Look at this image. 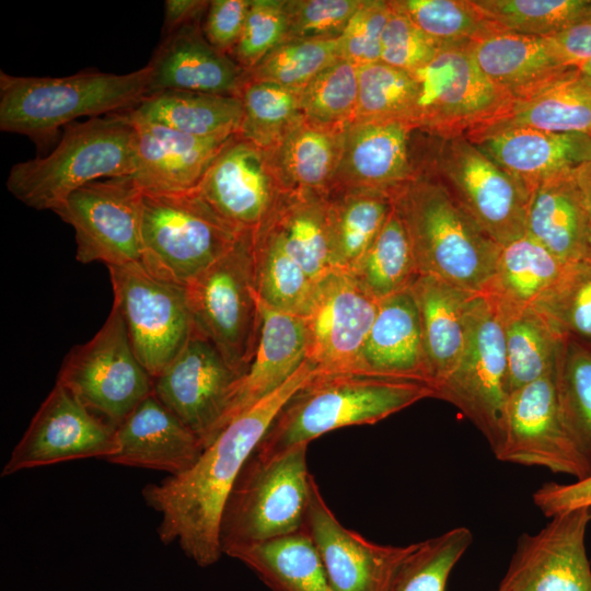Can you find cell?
<instances>
[{
    "label": "cell",
    "instance_id": "6da1fadb",
    "mask_svg": "<svg viewBox=\"0 0 591 591\" xmlns=\"http://www.w3.org/2000/svg\"><path fill=\"white\" fill-rule=\"evenodd\" d=\"M315 374L305 359L280 387L228 424L190 468L143 487L144 502L161 515L162 543L177 542L200 567L220 559L221 513L241 468L283 405Z\"/></svg>",
    "mask_w": 591,
    "mask_h": 591
},
{
    "label": "cell",
    "instance_id": "7a4b0ae2",
    "mask_svg": "<svg viewBox=\"0 0 591 591\" xmlns=\"http://www.w3.org/2000/svg\"><path fill=\"white\" fill-rule=\"evenodd\" d=\"M428 397H434V391L425 382L361 372L316 373L283 405L253 453L273 459L326 432L375 424Z\"/></svg>",
    "mask_w": 591,
    "mask_h": 591
},
{
    "label": "cell",
    "instance_id": "3957f363",
    "mask_svg": "<svg viewBox=\"0 0 591 591\" xmlns=\"http://www.w3.org/2000/svg\"><path fill=\"white\" fill-rule=\"evenodd\" d=\"M391 198L420 275L487 293L502 246L473 221L433 174L420 167Z\"/></svg>",
    "mask_w": 591,
    "mask_h": 591
},
{
    "label": "cell",
    "instance_id": "277c9868",
    "mask_svg": "<svg viewBox=\"0 0 591 591\" xmlns=\"http://www.w3.org/2000/svg\"><path fill=\"white\" fill-rule=\"evenodd\" d=\"M149 65L124 74L81 71L24 77L0 71V129L26 136L39 148L77 118L125 113L151 94Z\"/></svg>",
    "mask_w": 591,
    "mask_h": 591
},
{
    "label": "cell",
    "instance_id": "5b68a950",
    "mask_svg": "<svg viewBox=\"0 0 591 591\" xmlns=\"http://www.w3.org/2000/svg\"><path fill=\"white\" fill-rule=\"evenodd\" d=\"M137 140V128L127 112L71 123L47 155L11 167L7 188L30 208L54 211L93 181L132 175Z\"/></svg>",
    "mask_w": 591,
    "mask_h": 591
},
{
    "label": "cell",
    "instance_id": "8992f818",
    "mask_svg": "<svg viewBox=\"0 0 591 591\" xmlns=\"http://www.w3.org/2000/svg\"><path fill=\"white\" fill-rule=\"evenodd\" d=\"M308 445L273 459L254 453L241 468L220 519L222 553L233 546L273 541L303 531L313 476Z\"/></svg>",
    "mask_w": 591,
    "mask_h": 591
},
{
    "label": "cell",
    "instance_id": "52a82bcc",
    "mask_svg": "<svg viewBox=\"0 0 591 591\" xmlns=\"http://www.w3.org/2000/svg\"><path fill=\"white\" fill-rule=\"evenodd\" d=\"M428 136L420 167L499 245L525 235L529 189L465 136Z\"/></svg>",
    "mask_w": 591,
    "mask_h": 591
},
{
    "label": "cell",
    "instance_id": "ba28073f",
    "mask_svg": "<svg viewBox=\"0 0 591 591\" xmlns=\"http://www.w3.org/2000/svg\"><path fill=\"white\" fill-rule=\"evenodd\" d=\"M243 230L223 220L196 192L143 193L142 265L186 286L223 256Z\"/></svg>",
    "mask_w": 591,
    "mask_h": 591
},
{
    "label": "cell",
    "instance_id": "9c48e42d",
    "mask_svg": "<svg viewBox=\"0 0 591 591\" xmlns=\"http://www.w3.org/2000/svg\"><path fill=\"white\" fill-rule=\"evenodd\" d=\"M253 232L243 231L223 256L185 286L194 326L242 376L260 324Z\"/></svg>",
    "mask_w": 591,
    "mask_h": 591
},
{
    "label": "cell",
    "instance_id": "30bf717a",
    "mask_svg": "<svg viewBox=\"0 0 591 591\" xmlns=\"http://www.w3.org/2000/svg\"><path fill=\"white\" fill-rule=\"evenodd\" d=\"M511 395L502 317L496 300L476 294L467 314L461 359L434 389V398L454 405L486 438L494 453L502 443Z\"/></svg>",
    "mask_w": 591,
    "mask_h": 591
},
{
    "label": "cell",
    "instance_id": "8fae6325",
    "mask_svg": "<svg viewBox=\"0 0 591 591\" xmlns=\"http://www.w3.org/2000/svg\"><path fill=\"white\" fill-rule=\"evenodd\" d=\"M57 382L114 427L153 393V379L135 355L115 306L90 340L68 352Z\"/></svg>",
    "mask_w": 591,
    "mask_h": 591
},
{
    "label": "cell",
    "instance_id": "7c38bea8",
    "mask_svg": "<svg viewBox=\"0 0 591 591\" xmlns=\"http://www.w3.org/2000/svg\"><path fill=\"white\" fill-rule=\"evenodd\" d=\"M114 304L131 347L152 379L189 339L193 320L184 286L153 276L139 262L108 267Z\"/></svg>",
    "mask_w": 591,
    "mask_h": 591
},
{
    "label": "cell",
    "instance_id": "4fadbf2b",
    "mask_svg": "<svg viewBox=\"0 0 591 591\" xmlns=\"http://www.w3.org/2000/svg\"><path fill=\"white\" fill-rule=\"evenodd\" d=\"M418 88L410 124L436 136H466L511 102L479 69L468 47H444L410 72Z\"/></svg>",
    "mask_w": 591,
    "mask_h": 591
},
{
    "label": "cell",
    "instance_id": "5bb4252c",
    "mask_svg": "<svg viewBox=\"0 0 591 591\" xmlns=\"http://www.w3.org/2000/svg\"><path fill=\"white\" fill-rule=\"evenodd\" d=\"M54 212L74 230L78 262L111 267L141 260L143 192L131 175L93 181Z\"/></svg>",
    "mask_w": 591,
    "mask_h": 591
},
{
    "label": "cell",
    "instance_id": "9a60e30c",
    "mask_svg": "<svg viewBox=\"0 0 591 591\" xmlns=\"http://www.w3.org/2000/svg\"><path fill=\"white\" fill-rule=\"evenodd\" d=\"M494 454L502 462L544 467L576 480L591 475L589 462L571 439L561 417L557 366L511 393L502 443Z\"/></svg>",
    "mask_w": 591,
    "mask_h": 591
},
{
    "label": "cell",
    "instance_id": "2e32d148",
    "mask_svg": "<svg viewBox=\"0 0 591 591\" xmlns=\"http://www.w3.org/2000/svg\"><path fill=\"white\" fill-rule=\"evenodd\" d=\"M378 301L354 275L334 270L315 283L302 316L306 355L317 374L360 372Z\"/></svg>",
    "mask_w": 591,
    "mask_h": 591
},
{
    "label": "cell",
    "instance_id": "e0dca14e",
    "mask_svg": "<svg viewBox=\"0 0 591 591\" xmlns=\"http://www.w3.org/2000/svg\"><path fill=\"white\" fill-rule=\"evenodd\" d=\"M242 375L195 326L176 358L153 379L154 395L201 441L206 449L222 421Z\"/></svg>",
    "mask_w": 591,
    "mask_h": 591
},
{
    "label": "cell",
    "instance_id": "ac0fdd59",
    "mask_svg": "<svg viewBox=\"0 0 591 591\" xmlns=\"http://www.w3.org/2000/svg\"><path fill=\"white\" fill-rule=\"evenodd\" d=\"M117 451L116 427L56 382L11 452L1 476L79 459L106 461Z\"/></svg>",
    "mask_w": 591,
    "mask_h": 591
},
{
    "label": "cell",
    "instance_id": "d6986e66",
    "mask_svg": "<svg viewBox=\"0 0 591 591\" xmlns=\"http://www.w3.org/2000/svg\"><path fill=\"white\" fill-rule=\"evenodd\" d=\"M590 522L591 507H581L552 517L535 534H521L497 591H591Z\"/></svg>",
    "mask_w": 591,
    "mask_h": 591
},
{
    "label": "cell",
    "instance_id": "ffe728a7",
    "mask_svg": "<svg viewBox=\"0 0 591 591\" xmlns=\"http://www.w3.org/2000/svg\"><path fill=\"white\" fill-rule=\"evenodd\" d=\"M196 192L227 222L257 230L286 192L266 150L233 135L213 159Z\"/></svg>",
    "mask_w": 591,
    "mask_h": 591
},
{
    "label": "cell",
    "instance_id": "44dd1931",
    "mask_svg": "<svg viewBox=\"0 0 591 591\" xmlns=\"http://www.w3.org/2000/svg\"><path fill=\"white\" fill-rule=\"evenodd\" d=\"M303 530L335 591H389L414 546L378 544L345 528L325 502L314 477Z\"/></svg>",
    "mask_w": 591,
    "mask_h": 591
},
{
    "label": "cell",
    "instance_id": "7402d4cb",
    "mask_svg": "<svg viewBox=\"0 0 591 591\" xmlns=\"http://www.w3.org/2000/svg\"><path fill=\"white\" fill-rule=\"evenodd\" d=\"M416 129L405 120H354L343 131L333 190L359 189L392 197L419 172Z\"/></svg>",
    "mask_w": 591,
    "mask_h": 591
},
{
    "label": "cell",
    "instance_id": "603a6c76",
    "mask_svg": "<svg viewBox=\"0 0 591 591\" xmlns=\"http://www.w3.org/2000/svg\"><path fill=\"white\" fill-rule=\"evenodd\" d=\"M148 65L151 94L178 90L239 97L246 82V70L208 43L199 22L162 37Z\"/></svg>",
    "mask_w": 591,
    "mask_h": 591
},
{
    "label": "cell",
    "instance_id": "cb8c5ba5",
    "mask_svg": "<svg viewBox=\"0 0 591 591\" xmlns=\"http://www.w3.org/2000/svg\"><path fill=\"white\" fill-rule=\"evenodd\" d=\"M118 451L113 464L181 474L205 448L200 439L151 393L116 426Z\"/></svg>",
    "mask_w": 591,
    "mask_h": 591
},
{
    "label": "cell",
    "instance_id": "d4e9b609",
    "mask_svg": "<svg viewBox=\"0 0 591 591\" xmlns=\"http://www.w3.org/2000/svg\"><path fill=\"white\" fill-rule=\"evenodd\" d=\"M131 120L138 135L137 164L131 176L140 189L148 194H176L196 189L213 159L233 136L197 137Z\"/></svg>",
    "mask_w": 591,
    "mask_h": 591
},
{
    "label": "cell",
    "instance_id": "484cf974",
    "mask_svg": "<svg viewBox=\"0 0 591 591\" xmlns=\"http://www.w3.org/2000/svg\"><path fill=\"white\" fill-rule=\"evenodd\" d=\"M305 355L302 316L276 310L260 301L256 348L232 395L222 430L244 410L280 387L305 361Z\"/></svg>",
    "mask_w": 591,
    "mask_h": 591
},
{
    "label": "cell",
    "instance_id": "4316f807",
    "mask_svg": "<svg viewBox=\"0 0 591 591\" xmlns=\"http://www.w3.org/2000/svg\"><path fill=\"white\" fill-rule=\"evenodd\" d=\"M483 73L511 101L554 82L570 65L552 37L497 32L468 47Z\"/></svg>",
    "mask_w": 591,
    "mask_h": 591
},
{
    "label": "cell",
    "instance_id": "83f0119b",
    "mask_svg": "<svg viewBox=\"0 0 591 591\" xmlns=\"http://www.w3.org/2000/svg\"><path fill=\"white\" fill-rule=\"evenodd\" d=\"M472 141V140H471ZM531 193L591 158V135L518 129L473 141Z\"/></svg>",
    "mask_w": 591,
    "mask_h": 591
},
{
    "label": "cell",
    "instance_id": "f1b7e54d",
    "mask_svg": "<svg viewBox=\"0 0 591 591\" xmlns=\"http://www.w3.org/2000/svg\"><path fill=\"white\" fill-rule=\"evenodd\" d=\"M518 129L591 135V83L578 67L538 91L511 101L465 137L476 141Z\"/></svg>",
    "mask_w": 591,
    "mask_h": 591
},
{
    "label": "cell",
    "instance_id": "f546056e",
    "mask_svg": "<svg viewBox=\"0 0 591 591\" xmlns=\"http://www.w3.org/2000/svg\"><path fill=\"white\" fill-rule=\"evenodd\" d=\"M360 372L431 386L419 312L410 288L378 301L361 355Z\"/></svg>",
    "mask_w": 591,
    "mask_h": 591
},
{
    "label": "cell",
    "instance_id": "4dcf8cb0",
    "mask_svg": "<svg viewBox=\"0 0 591 591\" xmlns=\"http://www.w3.org/2000/svg\"><path fill=\"white\" fill-rule=\"evenodd\" d=\"M410 290L419 312L427 370L434 391L461 359L467 335L468 310L479 293L428 275H420Z\"/></svg>",
    "mask_w": 591,
    "mask_h": 591
},
{
    "label": "cell",
    "instance_id": "1f68e13d",
    "mask_svg": "<svg viewBox=\"0 0 591 591\" xmlns=\"http://www.w3.org/2000/svg\"><path fill=\"white\" fill-rule=\"evenodd\" d=\"M591 222L572 173L548 179L530 195L526 234L565 264L581 260Z\"/></svg>",
    "mask_w": 591,
    "mask_h": 591
},
{
    "label": "cell",
    "instance_id": "d6a6232c",
    "mask_svg": "<svg viewBox=\"0 0 591 591\" xmlns=\"http://www.w3.org/2000/svg\"><path fill=\"white\" fill-rule=\"evenodd\" d=\"M344 128L313 124L304 117L267 151L286 192L328 195L338 167Z\"/></svg>",
    "mask_w": 591,
    "mask_h": 591
},
{
    "label": "cell",
    "instance_id": "836d02e7",
    "mask_svg": "<svg viewBox=\"0 0 591 591\" xmlns=\"http://www.w3.org/2000/svg\"><path fill=\"white\" fill-rule=\"evenodd\" d=\"M259 228L271 233L314 282L334 271L327 225V195L285 192L273 213Z\"/></svg>",
    "mask_w": 591,
    "mask_h": 591
},
{
    "label": "cell",
    "instance_id": "e575fe53",
    "mask_svg": "<svg viewBox=\"0 0 591 591\" xmlns=\"http://www.w3.org/2000/svg\"><path fill=\"white\" fill-rule=\"evenodd\" d=\"M271 591H335L321 557L303 530L273 541L228 548Z\"/></svg>",
    "mask_w": 591,
    "mask_h": 591
},
{
    "label": "cell",
    "instance_id": "d590c367",
    "mask_svg": "<svg viewBox=\"0 0 591 591\" xmlns=\"http://www.w3.org/2000/svg\"><path fill=\"white\" fill-rule=\"evenodd\" d=\"M127 113L138 121L213 137L237 134L243 108L237 96L167 90L149 95Z\"/></svg>",
    "mask_w": 591,
    "mask_h": 591
},
{
    "label": "cell",
    "instance_id": "8d00e7d4",
    "mask_svg": "<svg viewBox=\"0 0 591 591\" xmlns=\"http://www.w3.org/2000/svg\"><path fill=\"white\" fill-rule=\"evenodd\" d=\"M393 207L389 195L337 189L327 195V225L334 270L352 274Z\"/></svg>",
    "mask_w": 591,
    "mask_h": 591
},
{
    "label": "cell",
    "instance_id": "74e56055",
    "mask_svg": "<svg viewBox=\"0 0 591 591\" xmlns=\"http://www.w3.org/2000/svg\"><path fill=\"white\" fill-rule=\"evenodd\" d=\"M496 302L502 317L512 393L556 368L563 338L534 308Z\"/></svg>",
    "mask_w": 591,
    "mask_h": 591
},
{
    "label": "cell",
    "instance_id": "f35d334b",
    "mask_svg": "<svg viewBox=\"0 0 591 591\" xmlns=\"http://www.w3.org/2000/svg\"><path fill=\"white\" fill-rule=\"evenodd\" d=\"M563 263L528 234L502 246L485 294L511 306H532L563 275Z\"/></svg>",
    "mask_w": 591,
    "mask_h": 591
},
{
    "label": "cell",
    "instance_id": "ab89813d",
    "mask_svg": "<svg viewBox=\"0 0 591 591\" xmlns=\"http://www.w3.org/2000/svg\"><path fill=\"white\" fill-rule=\"evenodd\" d=\"M351 275L376 300L409 289L420 276L407 230L394 206Z\"/></svg>",
    "mask_w": 591,
    "mask_h": 591
},
{
    "label": "cell",
    "instance_id": "60d3db41",
    "mask_svg": "<svg viewBox=\"0 0 591 591\" xmlns=\"http://www.w3.org/2000/svg\"><path fill=\"white\" fill-rule=\"evenodd\" d=\"M253 236L255 285L259 300L276 310L303 316L316 282L267 230L259 228Z\"/></svg>",
    "mask_w": 591,
    "mask_h": 591
},
{
    "label": "cell",
    "instance_id": "b9f144b4",
    "mask_svg": "<svg viewBox=\"0 0 591 591\" xmlns=\"http://www.w3.org/2000/svg\"><path fill=\"white\" fill-rule=\"evenodd\" d=\"M239 97L243 116L237 135L266 151L303 118L301 90L298 89L246 81Z\"/></svg>",
    "mask_w": 591,
    "mask_h": 591
},
{
    "label": "cell",
    "instance_id": "7bdbcfd3",
    "mask_svg": "<svg viewBox=\"0 0 591 591\" xmlns=\"http://www.w3.org/2000/svg\"><path fill=\"white\" fill-rule=\"evenodd\" d=\"M422 33L444 47H470L500 31L473 0H393Z\"/></svg>",
    "mask_w": 591,
    "mask_h": 591
},
{
    "label": "cell",
    "instance_id": "ee69618b",
    "mask_svg": "<svg viewBox=\"0 0 591 591\" xmlns=\"http://www.w3.org/2000/svg\"><path fill=\"white\" fill-rule=\"evenodd\" d=\"M500 31L553 37L591 18V0H473Z\"/></svg>",
    "mask_w": 591,
    "mask_h": 591
},
{
    "label": "cell",
    "instance_id": "f6af8a7d",
    "mask_svg": "<svg viewBox=\"0 0 591 591\" xmlns=\"http://www.w3.org/2000/svg\"><path fill=\"white\" fill-rule=\"evenodd\" d=\"M557 392L566 429L591 466V343L563 338Z\"/></svg>",
    "mask_w": 591,
    "mask_h": 591
},
{
    "label": "cell",
    "instance_id": "bcb514c9",
    "mask_svg": "<svg viewBox=\"0 0 591 591\" xmlns=\"http://www.w3.org/2000/svg\"><path fill=\"white\" fill-rule=\"evenodd\" d=\"M473 543L465 526L414 543L389 591H445L449 576Z\"/></svg>",
    "mask_w": 591,
    "mask_h": 591
},
{
    "label": "cell",
    "instance_id": "7dc6e473",
    "mask_svg": "<svg viewBox=\"0 0 591 591\" xmlns=\"http://www.w3.org/2000/svg\"><path fill=\"white\" fill-rule=\"evenodd\" d=\"M532 308L561 338L591 343V263L568 264Z\"/></svg>",
    "mask_w": 591,
    "mask_h": 591
},
{
    "label": "cell",
    "instance_id": "c3c4849f",
    "mask_svg": "<svg viewBox=\"0 0 591 591\" xmlns=\"http://www.w3.org/2000/svg\"><path fill=\"white\" fill-rule=\"evenodd\" d=\"M341 58L339 38L288 40L278 45L246 71V81L268 82L302 90Z\"/></svg>",
    "mask_w": 591,
    "mask_h": 591
},
{
    "label": "cell",
    "instance_id": "681fc988",
    "mask_svg": "<svg viewBox=\"0 0 591 591\" xmlns=\"http://www.w3.org/2000/svg\"><path fill=\"white\" fill-rule=\"evenodd\" d=\"M417 94V82L410 72L381 61L360 66L354 120H405L410 124Z\"/></svg>",
    "mask_w": 591,
    "mask_h": 591
},
{
    "label": "cell",
    "instance_id": "f907efd6",
    "mask_svg": "<svg viewBox=\"0 0 591 591\" xmlns=\"http://www.w3.org/2000/svg\"><path fill=\"white\" fill-rule=\"evenodd\" d=\"M359 66L338 59L301 90L303 117L316 125L345 128L355 119Z\"/></svg>",
    "mask_w": 591,
    "mask_h": 591
},
{
    "label": "cell",
    "instance_id": "816d5d0a",
    "mask_svg": "<svg viewBox=\"0 0 591 591\" xmlns=\"http://www.w3.org/2000/svg\"><path fill=\"white\" fill-rule=\"evenodd\" d=\"M287 30V0H251L242 34L230 56L247 71L283 43Z\"/></svg>",
    "mask_w": 591,
    "mask_h": 591
},
{
    "label": "cell",
    "instance_id": "f5cc1de1",
    "mask_svg": "<svg viewBox=\"0 0 591 591\" xmlns=\"http://www.w3.org/2000/svg\"><path fill=\"white\" fill-rule=\"evenodd\" d=\"M363 0H287L283 42L337 39Z\"/></svg>",
    "mask_w": 591,
    "mask_h": 591
},
{
    "label": "cell",
    "instance_id": "db71d44e",
    "mask_svg": "<svg viewBox=\"0 0 591 591\" xmlns=\"http://www.w3.org/2000/svg\"><path fill=\"white\" fill-rule=\"evenodd\" d=\"M392 11L383 32L380 61L414 72L442 49L390 1Z\"/></svg>",
    "mask_w": 591,
    "mask_h": 591
},
{
    "label": "cell",
    "instance_id": "11a10c76",
    "mask_svg": "<svg viewBox=\"0 0 591 591\" xmlns=\"http://www.w3.org/2000/svg\"><path fill=\"white\" fill-rule=\"evenodd\" d=\"M391 11L390 1L363 0L339 37L341 58L359 67L380 61L382 36Z\"/></svg>",
    "mask_w": 591,
    "mask_h": 591
},
{
    "label": "cell",
    "instance_id": "9f6ffc18",
    "mask_svg": "<svg viewBox=\"0 0 591 591\" xmlns=\"http://www.w3.org/2000/svg\"><path fill=\"white\" fill-rule=\"evenodd\" d=\"M251 0H212L205 13L202 33L210 45L231 55L245 24Z\"/></svg>",
    "mask_w": 591,
    "mask_h": 591
},
{
    "label": "cell",
    "instance_id": "6f0895ef",
    "mask_svg": "<svg viewBox=\"0 0 591 591\" xmlns=\"http://www.w3.org/2000/svg\"><path fill=\"white\" fill-rule=\"evenodd\" d=\"M533 502L547 518L591 507V475L569 484L545 483L534 491Z\"/></svg>",
    "mask_w": 591,
    "mask_h": 591
},
{
    "label": "cell",
    "instance_id": "680465c9",
    "mask_svg": "<svg viewBox=\"0 0 591 591\" xmlns=\"http://www.w3.org/2000/svg\"><path fill=\"white\" fill-rule=\"evenodd\" d=\"M566 60L578 67L591 58V18L552 37Z\"/></svg>",
    "mask_w": 591,
    "mask_h": 591
},
{
    "label": "cell",
    "instance_id": "91938a15",
    "mask_svg": "<svg viewBox=\"0 0 591 591\" xmlns=\"http://www.w3.org/2000/svg\"><path fill=\"white\" fill-rule=\"evenodd\" d=\"M208 5L209 1L166 0L164 2L162 37L185 25L199 22Z\"/></svg>",
    "mask_w": 591,
    "mask_h": 591
},
{
    "label": "cell",
    "instance_id": "94428289",
    "mask_svg": "<svg viewBox=\"0 0 591 591\" xmlns=\"http://www.w3.org/2000/svg\"><path fill=\"white\" fill-rule=\"evenodd\" d=\"M572 176L580 190L591 222V158L576 169Z\"/></svg>",
    "mask_w": 591,
    "mask_h": 591
},
{
    "label": "cell",
    "instance_id": "6125c7cd",
    "mask_svg": "<svg viewBox=\"0 0 591 591\" xmlns=\"http://www.w3.org/2000/svg\"><path fill=\"white\" fill-rule=\"evenodd\" d=\"M583 77L591 83V58L578 66Z\"/></svg>",
    "mask_w": 591,
    "mask_h": 591
},
{
    "label": "cell",
    "instance_id": "be15d7a7",
    "mask_svg": "<svg viewBox=\"0 0 591 591\" xmlns=\"http://www.w3.org/2000/svg\"><path fill=\"white\" fill-rule=\"evenodd\" d=\"M582 259L588 260V262L591 263V229H590V232H589V235H588L586 250H584V255H583Z\"/></svg>",
    "mask_w": 591,
    "mask_h": 591
},
{
    "label": "cell",
    "instance_id": "e7e4bbea",
    "mask_svg": "<svg viewBox=\"0 0 591 591\" xmlns=\"http://www.w3.org/2000/svg\"><path fill=\"white\" fill-rule=\"evenodd\" d=\"M497 591V590H496Z\"/></svg>",
    "mask_w": 591,
    "mask_h": 591
}]
</instances>
